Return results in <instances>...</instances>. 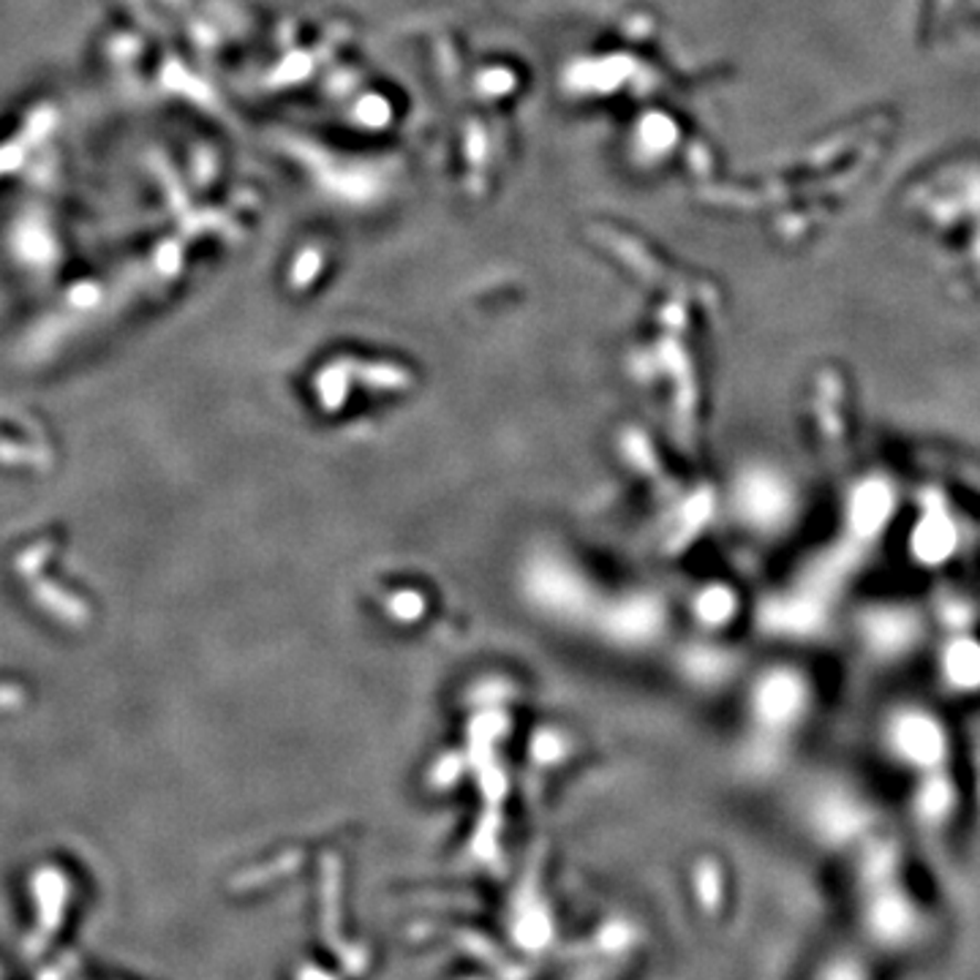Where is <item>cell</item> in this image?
<instances>
[{"label": "cell", "instance_id": "cell-3", "mask_svg": "<svg viewBox=\"0 0 980 980\" xmlns=\"http://www.w3.org/2000/svg\"><path fill=\"white\" fill-rule=\"evenodd\" d=\"M890 513V493L885 485L880 483H871L864 485L858 493H855V502H853V523L858 532H877L883 526V520L888 518Z\"/></svg>", "mask_w": 980, "mask_h": 980}, {"label": "cell", "instance_id": "cell-2", "mask_svg": "<svg viewBox=\"0 0 980 980\" xmlns=\"http://www.w3.org/2000/svg\"><path fill=\"white\" fill-rule=\"evenodd\" d=\"M896 744L915 763H935L942 752V735L929 716L910 714L896 724Z\"/></svg>", "mask_w": 980, "mask_h": 980}, {"label": "cell", "instance_id": "cell-8", "mask_svg": "<svg viewBox=\"0 0 980 980\" xmlns=\"http://www.w3.org/2000/svg\"><path fill=\"white\" fill-rule=\"evenodd\" d=\"M0 980H3V972H0Z\"/></svg>", "mask_w": 980, "mask_h": 980}, {"label": "cell", "instance_id": "cell-7", "mask_svg": "<svg viewBox=\"0 0 980 980\" xmlns=\"http://www.w3.org/2000/svg\"><path fill=\"white\" fill-rule=\"evenodd\" d=\"M907 635H910V627H907V621L901 619V616H883V619H877L875 623L877 643L899 646Z\"/></svg>", "mask_w": 980, "mask_h": 980}, {"label": "cell", "instance_id": "cell-4", "mask_svg": "<svg viewBox=\"0 0 980 980\" xmlns=\"http://www.w3.org/2000/svg\"><path fill=\"white\" fill-rule=\"evenodd\" d=\"M953 539L956 534L950 520L942 518V515H929V518L920 523L918 532H915V550L926 561H937V558L950 554Z\"/></svg>", "mask_w": 980, "mask_h": 980}, {"label": "cell", "instance_id": "cell-1", "mask_svg": "<svg viewBox=\"0 0 980 980\" xmlns=\"http://www.w3.org/2000/svg\"><path fill=\"white\" fill-rule=\"evenodd\" d=\"M71 910V883L61 869H39L31 885V950H47L63 931Z\"/></svg>", "mask_w": 980, "mask_h": 980}, {"label": "cell", "instance_id": "cell-6", "mask_svg": "<svg viewBox=\"0 0 980 980\" xmlns=\"http://www.w3.org/2000/svg\"><path fill=\"white\" fill-rule=\"evenodd\" d=\"M801 705V687L795 679L771 681V698L765 700V709L774 716H790Z\"/></svg>", "mask_w": 980, "mask_h": 980}, {"label": "cell", "instance_id": "cell-5", "mask_svg": "<svg viewBox=\"0 0 980 980\" xmlns=\"http://www.w3.org/2000/svg\"><path fill=\"white\" fill-rule=\"evenodd\" d=\"M948 668L953 681L964 687L980 684V649L976 643H959L950 649Z\"/></svg>", "mask_w": 980, "mask_h": 980}]
</instances>
